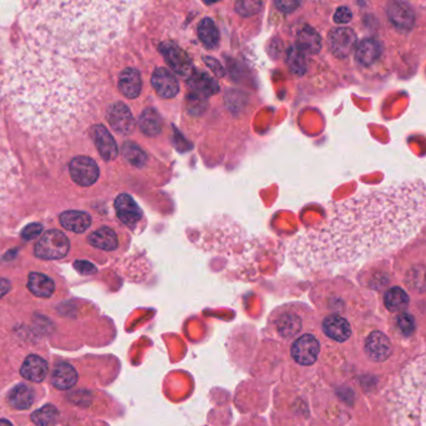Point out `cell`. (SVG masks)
Segmentation results:
<instances>
[{
  "label": "cell",
  "mask_w": 426,
  "mask_h": 426,
  "mask_svg": "<svg viewBox=\"0 0 426 426\" xmlns=\"http://www.w3.org/2000/svg\"><path fill=\"white\" fill-rule=\"evenodd\" d=\"M108 120L114 130L129 135L134 129V117L129 108L123 103H116L111 105L108 110Z\"/></svg>",
  "instance_id": "obj_13"
},
{
  "label": "cell",
  "mask_w": 426,
  "mask_h": 426,
  "mask_svg": "<svg viewBox=\"0 0 426 426\" xmlns=\"http://www.w3.org/2000/svg\"><path fill=\"white\" fill-rule=\"evenodd\" d=\"M357 42L355 34L351 29L338 28L331 30L328 36V44L333 54L339 58H345L351 54Z\"/></svg>",
  "instance_id": "obj_10"
},
{
  "label": "cell",
  "mask_w": 426,
  "mask_h": 426,
  "mask_svg": "<svg viewBox=\"0 0 426 426\" xmlns=\"http://www.w3.org/2000/svg\"><path fill=\"white\" fill-rule=\"evenodd\" d=\"M389 406L395 426H426V359L406 366L392 384Z\"/></svg>",
  "instance_id": "obj_4"
},
{
  "label": "cell",
  "mask_w": 426,
  "mask_h": 426,
  "mask_svg": "<svg viewBox=\"0 0 426 426\" xmlns=\"http://www.w3.org/2000/svg\"><path fill=\"white\" fill-rule=\"evenodd\" d=\"M160 50L165 56L166 62L173 71L179 76H188L192 74V62L182 49L173 42L161 44Z\"/></svg>",
  "instance_id": "obj_9"
},
{
  "label": "cell",
  "mask_w": 426,
  "mask_h": 426,
  "mask_svg": "<svg viewBox=\"0 0 426 426\" xmlns=\"http://www.w3.org/2000/svg\"><path fill=\"white\" fill-rule=\"evenodd\" d=\"M118 90L127 99H136L142 89V80L138 70L127 68L118 77Z\"/></svg>",
  "instance_id": "obj_16"
},
{
  "label": "cell",
  "mask_w": 426,
  "mask_h": 426,
  "mask_svg": "<svg viewBox=\"0 0 426 426\" xmlns=\"http://www.w3.org/2000/svg\"><path fill=\"white\" fill-rule=\"evenodd\" d=\"M115 210L118 220L129 227H134L138 221L142 218V211L127 193H121L117 197L115 201Z\"/></svg>",
  "instance_id": "obj_12"
},
{
  "label": "cell",
  "mask_w": 426,
  "mask_h": 426,
  "mask_svg": "<svg viewBox=\"0 0 426 426\" xmlns=\"http://www.w3.org/2000/svg\"><path fill=\"white\" fill-rule=\"evenodd\" d=\"M69 167L71 179L79 186L94 185L99 179V166L92 158L79 156L70 162Z\"/></svg>",
  "instance_id": "obj_7"
},
{
  "label": "cell",
  "mask_w": 426,
  "mask_h": 426,
  "mask_svg": "<svg viewBox=\"0 0 426 426\" xmlns=\"http://www.w3.org/2000/svg\"><path fill=\"white\" fill-rule=\"evenodd\" d=\"M140 130L147 136H156L161 132V118L153 109H146L138 120Z\"/></svg>",
  "instance_id": "obj_27"
},
{
  "label": "cell",
  "mask_w": 426,
  "mask_h": 426,
  "mask_svg": "<svg viewBox=\"0 0 426 426\" xmlns=\"http://www.w3.org/2000/svg\"><path fill=\"white\" fill-rule=\"evenodd\" d=\"M69 238L58 229H50L42 234L39 242L35 245V255L40 260L51 261L62 260L69 253Z\"/></svg>",
  "instance_id": "obj_5"
},
{
  "label": "cell",
  "mask_w": 426,
  "mask_h": 426,
  "mask_svg": "<svg viewBox=\"0 0 426 426\" xmlns=\"http://www.w3.org/2000/svg\"><path fill=\"white\" fill-rule=\"evenodd\" d=\"M0 426H13V424L7 419H1L0 420Z\"/></svg>",
  "instance_id": "obj_41"
},
{
  "label": "cell",
  "mask_w": 426,
  "mask_h": 426,
  "mask_svg": "<svg viewBox=\"0 0 426 426\" xmlns=\"http://www.w3.org/2000/svg\"><path fill=\"white\" fill-rule=\"evenodd\" d=\"M28 288L34 296L39 298H49L53 296L55 290V284L48 275L33 272L29 275Z\"/></svg>",
  "instance_id": "obj_21"
},
{
  "label": "cell",
  "mask_w": 426,
  "mask_h": 426,
  "mask_svg": "<svg viewBox=\"0 0 426 426\" xmlns=\"http://www.w3.org/2000/svg\"><path fill=\"white\" fill-rule=\"evenodd\" d=\"M365 351L374 362H384L392 355V342L384 333L373 331L366 339Z\"/></svg>",
  "instance_id": "obj_14"
},
{
  "label": "cell",
  "mask_w": 426,
  "mask_h": 426,
  "mask_svg": "<svg viewBox=\"0 0 426 426\" xmlns=\"http://www.w3.org/2000/svg\"><path fill=\"white\" fill-rule=\"evenodd\" d=\"M125 158L127 161H130L134 165H141L145 162V152L141 151L136 145L127 142L125 145L124 149Z\"/></svg>",
  "instance_id": "obj_34"
},
{
  "label": "cell",
  "mask_w": 426,
  "mask_h": 426,
  "mask_svg": "<svg viewBox=\"0 0 426 426\" xmlns=\"http://www.w3.org/2000/svg\"><path fill=\"white\" fill-rule=\"evenodd\" d=\"M263 0H236V12L242 16H252L261 12Z\"/></svg>",
  "instance_id": "obj_33"
},
{
  "label": "cell",
  "mask_w": 426,
  "mask_h": 426,
  "mask_svg": "<svg viewBox=\"0 0 426 426\" xmlns=\"http://www.w3.org/2000/svg\"><path fill=\"white\" fill-rule=\"evenodd\" d=\"M90 245L92 247L103 249V251H114L117 248V236L111 228L103 227L95 231L89 236Z\"/></svg>",
  "instance_id": "obj_23"
},
{
  "label": "cell",
  "mask_w": 426,
  "mask_h": 426,
  "mask_svg": "<svg viewBox=\"0 0 426 426\" xmlns=\"http://www.w3.org/2000/svg\"><path fill=\"white\" fill-rule=\"evenodd\" d=\"M203 1L207 3V4H212V3H216V1H218V0H203Z\"/></svg>",
  "instance_id": "obj_42"
},
{
  "label": "cell",
  "mask_w": 426,
  "mask_h": 426,
  "mask_svg": "<svg viewBox=\"0 0 426 426\" xmlns=\"http://www.w3.org/2000/svg\"><path fill=\"white\" fill-rule=\"evenodd\" d=\"M4 91L15 120L33 135L59 136L83 115L85 97L75 69L65 55L35 40L9 56Z\"/></svg>",
  "instance_id": "obj_2"
},
{
  "label": "cell",
  "mask_w": 426,
  "mask_h": 426,
  "mask_svg": "<svg viewBox=\"0 0 426 426\" xmlns=\"http://www.w3.org/2000/svg\"><path fill=\"white\" fill-rule=\"evenodd\" d=\"M380 55V47L378 42L371 39H366L359 44L357 49L358 62L365 66L371 65Z\"/></svg>",
  "instance_id": "obj_29"
},
{
  "label": "cell",
  "mask_w": 426,
  "mask_h": 426,
  "mask_svg": "<svg viewBox=\"0 0 426 426\" xmlns=\"http://www.w3.org/2000/svg\"><path fill=\"white\" fill-rule=\"evenodd\" d=\"M289 69L297 76H302L307 71V58L305 53L299 47H292L289 49L287 56Z\"/></svg>",
  "instance_id": "obj_30"
},
{
  "label": "cell",
  "mask_w": 426,
  "mask_h": 426,
  "mask_svg": "<svg viewBox=\"0 0 426 426\" xmlns=\"http://www.w3.org/2000/svg\"><path fill=\"white\" fill-rule=\"evenodd\" d=\"M59 418V412L54 405L42 406V409L32 414L33 423L38 426H53Z\"/></svg>",
  "instance_id": "obj_31"
},
{
  "label": "cell",
  "mask_w": 426,
  "mask_h": 426,
  "mask_svg": "<svg viewBox=\"0 0 426 426\" xmlns=\"http://www.w3.org/2000/svg\"><path fill=\"white\" fill-rule=\"evenodd\" d=\"M302 323L301 319L296 316H286L281 318L279 323H278V329L279 333L284 337H292L297 334L301 330Z\"/></svg>",
  "instance_id": "obj_32"
},
{
  "label": "cell",
  "mask_w": 426,
  "mask_h": 426,
  "mask_svg": "<svg viewBox=\"0 0 426 426\" xmlns=\"http://www.w3.org/2000/svg\"><path fill=\"white\" fill-rule=\"evenodd\" d=\"M199 40L208 49H214L220 42V32L212 19L206 18L199 24Z\"/></svg>",
  "instance_id": "obj_24"
},
{
  "label": "cell",
  "mask_w": 426,
  "mask_h": 426,
  "mask_svg": "<svg viewBox=\"0 0 426 426\" xmlns=\"http://www.w3.org/2000/svg\"><path fill=\"white\" fill-rule=\"evenodd\" d=\"M8 400H9V404L15 409H21V410L28 409L34 404V390L28 385H18L9 392Z\"/></svg>",
  "instance_id": "obj_22"
},
{
  "label": "cell",
  "mask_w": 426,
  "mask_h": 426,
  "mask_svg": "<svg viewBox=\"0 0 426 426\" xmlns=\"http://www.w3.org/2000/svg\"><path fill=\"white\" fill-rule=\"evenodd\" d=\"M188 84L195 91H197L202 95H206V97L213 95L218 91L217 83L213 80L211 76L207 75L205 73H197V74L191 76V79L188 80Z\"/></svg>",
  "instance_id": "obj_28"
},
{
  "label": "cell",
  "mask_w": 426,
  "mask_h": 426,
  "mask_svg": "<svg viewBox=\"0 0 426 426\" xmlns=\"http://www.w3.org/2000/svg\"><path fill=\"white\" fill-rule=\"evenodd\" d=\"M51 383L59 390H68L77 383V373L69 363H60L55 366Z\"/></svg>",
  "instance_id": "obj_20"
},
{
  "label": "cell",
  "mask_w": 426,
  "mask_h": 426,
  "mask_svg": "<svg viewBox=\"0 0 426 426\" xmlns=\"http://www.w3.org/2000/svg\"><path fill=\"white\" fill-rule=\"evenodd\" d=\"M151 84L155 91L164 99H173L179 94V84L176 76L165 68H158L153 71Z\"/></svg>",
  "instance_id": "obj_11"
},
{
  "label": "cell",
  "mask_w": 426,
  "mask_h": 426,
  "mask_svg": "<svg viewBox=\"0 0 426 426\" xmlns=\"http://www.w3.org/2000/svg\"><path fill=\"white\" fill-rule=\"evenodd\" d=\"M42 225H39V223H32V225H29V226H27V227L23 229L21 236H23L24 240L30 241V240H34L39 234H42Z\"/></svg>",
  "instance_id": "obj_37"
},
{
  "label": "cell",
  "mask_w": 426,
  "mask_h": 426,
  "mask_svg": "<svg viewBox=\"0 0 426 426\" xmlns=\"http://www.w3.org/2000/svg\"><path fill=\"white\" fill-rule=\"evenodd\" d=\"M75 268L79 272H82L83 275H91V273H94L97 271V268L91 263L83 261L75 262Z\"/></svg>",
  "instance_id": "obj_39"
},
{
  "label": "cell",
  "mask_w": 426,
  "mask_h": 426,
  "mask_svg": "<svg viewBox=\"0 0 426 426\" xmlns=\"http://www.w3.org/2000/svg\"><path fill=\"white\" fill-rule=\"evenodd\" d=\"M94 141L97 144V150L105 161H112L117 158V145L110 132L103 125H97L92 130Z\"/></svg>",
  "instance_id": "obj_15"
},
{
  "label": "cell",
  "mask_w": 426,
  "mask_h": 426,
  "mask_svg": "<svg viewBox=\"0 0 426 426\" xmlns=\"http://www.w3.org/2000/svg\"><path fill=\"white\" fill-rule=\"evenodd\" d=\"M323 330L328 337L339 343L348 340L351 336V324L348 323L347 319L339 316H327L324 319Z\"/></svg>",
  "instance_id": "obj_18"
},
{
  "label": "cell",
  "mask_w": 426,
  "mask_h": 426,
  "mask_svg": "<svg viewBox=\"0 0 426 426\" xmlns=\"http://www.w3.org/2000/svg\"><path fill=\"white\" fill-rule=\"evenodd\" d=\"M351 12L348 8H339L336 14H334V21L338 24H345L348 21H351Z\"/></svg>",
  "instance_id": "obj_38"
},
{
  "label": "cell",
  "mask_w": 426,
  "mask_h": 426,
  "mask_svg": "<svg viewBox=\"0 0 426 426\" xmlns=\"http://www.w3.org/2000/svg\"><path fill=\"white\" fill-rule=\"evenodd\" d=\"M319 351H321V345L316 340V338L312 334H304L293 343L290 353L298 364L308 366L316 363V358L319 355Z\"/></svg>",
  "instance_id": "obj_8"
},
{
  "label": "cell",
  "mask_w": 426,
  "mask_h": 426,
  "mask_svg": "<svg viewBox=\"0 0 426 426\" xmlns=\"http://www.w3.org/2000/svg\"><path fill=\"white\" fill-rule=\"evenodd\" d=\"M145 0H19L35 42L62 55L95 56L117 42Z\"/></svg>",
  "instance_id": "obj_3"
},
{
  "label": "cell",
  "mask_w": 426,
  "mask_h": 426,
  "mask_svg": "<svg viewBox=\"0 0 426 426\" xmlns=\"http://www.w3.org/2000/svg\"><path fill=\"white\" fill-rule=\"evenodd\" d=\"M298 47L302 49L304 53L316 54L322 47L321 36L316 30L312 28H304L298 34Z\"/></svg>",
  "instance_id": "obj_25"
},
{
  "label": "cell",
  "mask_w": 426,
  "mask_h": 426,
  "mask_svg": "<svg viewBox=\"0 0 426 426\" xmlns=\"http://www.w3.org/2000/svg\"><path fill=\"white\" fill-rule=\"evenodd\" d=\"M398 327L404 336H412L415 330V321L410 314L403 313L398 316Z\"/></svg>",
  "instance_id": "obj_35"
},
{
  "label": "cell",
  "mask_w": 426,
  "mask_h": 426,
  "mask_svg": "<svg viewBox=\"0 0 426 426\" xmlns=\"http://www.w3.org/2000/svg\"><path fill=\"white\" fill-rule=\"evenodd\" d=\"M16 175L10 160L0 153V223L4 220L16 187Z\"/></svg>",
  "instance_id": "obj_6"
},
{
  "label": "cell",
  "mask_w": 426,
  "mask_h": 426,
  "mask_svg": "<svg viewBox=\"0 0 426 426\" xmlns=\"http://www.w3.org/2000/svg\"><path fill=\"white\" fill-rule=\"evenodd\" d=\"M48 363L38 355H29L21 365V374L23 378L33 383H40L48 375Z\"/></svg>",
  "instance_id": "obj_17"
},
{
  "label": "cell",
  "mask_w": 426,
  "mask_h": 426,
  "mask_svg": "<svg viewBox=\"0 0 426 426\" xmlns=\"http://www.w3.org/2000/svg\"><path fill=\"white\" fill-rule=\"evenodd\" d=\"M409 296L404 289L394 287L385 293V307L390 312H403L409 305Z\"/></svg>",
  "instance_id": "obj_26"
},
{
  "label": "cell",
  "mask_w": 426,
  "mask_h": 426,
  "mask_svg": "<svg viewBox=\"0 0 426 426\" xmlns=\"http://www.w3.org/2000/svg\"><path fill=\"white\" fill-rule=\"evenodd\" d=\"M62 227L74 234H84L91 226V217L83 211H66L60 214Z\"/></svg>",
  "instance_id": "obj_19"
},
{
  "label": "cell",
  "mask_w": 426,
  "mask_h": 426,
  "mask_svg": "<svg viewBox=\"0 0 426 426\" xmlns=\"http://www.w3.org/2000/svg\"><path fill=\"white\" fill-rule=\"evenodd\" d=\"M206 62L207 64L211 66V68H214V71H216V74H217V75H223V70L221 68V65L218 62H216V60H208V59H207Z\"/></svg>",
  "instance_id": "obj_40"
},
{
  "label": "cell",
  "mask_w": 426,
  "mask_h": 426,
  "mask_svg": "<svg viewBox=\"0 0 426 426\" xmlns=\"http://www.w3.org/2000/svg\"><path fill=\"white\" fill-rule=\"evenodd\" d=\"M426 185L414 179L330 203L322 225L289 248L302 269L355 264L403 247L425 228Z\"/></svg>",
  "instance_id": "obj_1"
},
{
  "label": "cell",
  "mask_w": 426,
  "mask_h": 426,
  "mask_svg": "<svg viewBox=\"0 0 426 426\" xmlns=\"http://www.w3.org/2000/svg\"><path fill=\"white\" fill-rule=\"evenodd\" d=\"M302 0H275V7L279 9L282 13H292L295 12L297 8L301 5Z\"/></svg>",
  "instance_id": "obj_36"
}]
</instances>
